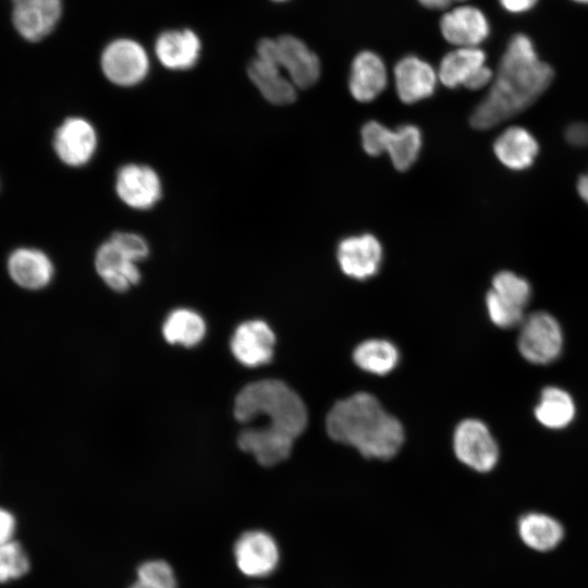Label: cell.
I'll return each instance as SVG.
<instances>
[{
    "label": "cell",
    "instance_id": "1",
    "mask_svg": "<svg viewBox=\"0 0 588 588\" xmlns=\"http://www.w3.org/2000/svg\"><path fill=\"white\" fill-rule=\"evenodd\" d=\"M553 70L541 61L523 34L511 38L490 88L470 115L478 130L491 128L531 106L549 87Z\"/></svg>",
    "mask_w": 588,
    "mask_h": 588
},
{
    "label": "cell",
    "instance_id": "2",
    "mask_svg": "<svg viewBox=\"0 0 588 588\" xmlns=\"http://www.w3.org/2000/svg\"><path fill=\"white\" fill-rule=\"evenodd\" d=\"M327 431L368 458L389 460L401 449L404 430L371 394L359 392L336 402L327 415Z\"/></svg>",
    "mask_w": 588,
    "mask_h": 588
},
{
    "label": "cell",
    "instance_id": "3",
    "mask_svg": "<svg viewBox=\"0 0 588 588\" xmlns=\"http://www.w3.org/2000/svg\"><path fill=\"white\" fill-rule=\"evenodd\" d=\"M234 416L249 422L265 416L268 431L295 439L305 430L308 416L301 396L284 382L264 379L245 385L234 401Z\"/></svg>",
    "mask_w": 588,
    "mask_h": 588
},
{
    "label": "cell",
    "instance_id": "4",
    "mask_svg": "<svg viewBox=\"0 0 588 588\" xmlns=\"http://www.w3.org/2000/svg\"><path fill=\"white\" fill-rule=\"evenodd\" d=\"M100 69L108 82L128 88L146 79L150 71V59L139 41L130 37H118L103 47Z\"/></svg>",
    "mask_w": 588,
    "mask_h": 588
},
{
    "label": "cell",
    "instance_id": "5",
    "mask_svg": "<svg viewBox=\"0 0 588 588\" xmlns=\"http://www.w3.org/2000/svg\"><path fill=\"white\" fill-rule=\"evenodd\" d=\"M520 327L518 350L526 360L544 365L559 357L563 347V333L552 315L546 311L532 313L523 320Z\"/></svg>",
    "mask_w": 588,
    "mask_h": 588
},
{
    "label": "cell",
    "instance_id": "6",
    "mask_svg": "<svg viewBox=\"0 0 588 588\" xmlns=\"http://www.w3.org/2000/svg\"><path fill=\"white\" fill-rule=\"evenodd\" d=\"M52 147L58 159L70 168L88 164L98 149V133L83 117H68L56 128Z\"/></svg>",
    "mask_w": 588,
    "mask_h": 588
},
{
    "label": "cell",
    "instance_id": "7",
    "mask_svg": "<svg viewBox=\"0 0 588 588\" xmlns=\"http://www.w3.org/2000/svg\"><path fill=\"white\" fill-rule=\"evenodd\" d=\"M119 199L134 210H148L162 197V182L157 171L144 163L130 162L120 167L114 179Z\"/></svg>",
    "mask_w": 588,
    "mask_h": 588
},
{
    "label": "cell",
    "instance_id": "8",
    "mask_svg": "<svg viewBox=\"0 0 588 588\" xmlns=\"http://www.w3.org/2000/svg\"><path fill=\"white\" fill-rule=\"evenodd\" d=\"M456 457L479 473L490 471L499 460V448L488 427L477 419H465L454 431Z\"/></svg>",
    "mask_w": 588,
    "mask_h": 588
},
{
    "label": "cell",
    "instance_id": "9",
    "mask_svg": "<svg viewBox=\"0 0 588 588\" xmlns=\"http://www.w3.org/2000/svg\"><path fill=\"white\" fill-rule=\"evenodd\" d=\"M438 78L450 88L464 86L477 90L491 84L493 72L486 65V54L478 47L456 48L442 58Z\"/></svg>",
    "mask_w": 588,
    "mask_h": 588
},
{
    "label": "cell",
    "instance_id": "10",
    "mask_svg": "<svg viewBox=\"0 0 588 588\" xmlns=\"http://www.w3.org/2000/svg\"><path fill=\"white\" fill-rule=\"evenodd\" d=\"M234 558L238 569L248 577L271 575L280 563V550L274 538L264 530L242 534L234 544Z\"/></svg>",
    "mask_w": 588,
    "mask_h": 588
},
{
    "label": "cell",
    "instance_id": "11",
    "mask_svg": "<svg viewBox=\"0 0 588 588\" xmlns=\"http://www.w3.org/2000/svg\"><path fill=\"white\" fill-rule=\"evenodd\" d=\"M272 58L297 89L311 87L320 76L318 57L293 35H282L274 39Z\"/></svg>",
    "mask_w": 588,
    "mask_h": 588
},
{
    "label": "cell",
    "instance_id": "12",
    "mask_svg": "<svg viewBox=\"0 0 588 588\" xmlns=\"http://www.w3.org/2000/svg\"><path fill=\"white\" fill-rule=\"evenodd\" d=\"M12 23L30 42L40 41L57 27L63 12V0H14Z\"/></svg>",
    "mask_w": 588,
    "mask_h": 588
},
{
    "label": "cell",
    "instance_id": "13",
    "mask_svg": "<svg viewBox=\"0 0 588 588\" xmlns=\"http://www.w3.org/2000/svg\"><path fill=\"white\" fill-rule=\"evenodd\" d=\"M201 40L191 28H172L161 32L154 44L159 63L174 72L196 66L201 56Z\"/></svg>",
    "mask_w": 588,
    "mask_h": 588
},
{
    "label": "cell",
    "instance_id": "14",
    "mask_svg": "<svg viewBox=\"0 0 588 588\" xmlns=\"http://www.w3.org/2000/svg\"><path fill=\"white\" fill-rule=\"evenodd\" d=\"M336 256L340 268L346 275L366 280L378 272L382 247L377 237L366 233L342 240Z\"/></svg>",
    "mask_w": 588,
    "mask_h": 588
},
{
    "label": "cell",
    "instance_id": "15",
    "mask_svg": "<svg viewBox=\"0 0 588 588\" xmlns=\"http://www.w3.org/2000/svg\"><path fill=\"white\" fill-rule=\"evenodd\" d=\"M274 344L271 328L262 320H250L236 328L231 339V351L244 366L257 367L272 359Z\"/></svg>",
    "mask_w": 588,
    "mask_h": 588
},
{
    "label": "cell",
    "instance_id": "16",
    "mask_svg": "<svg viewBox=\"0 0 588 588\" xmlns=\"http://www.w3.org/2000/svg\"><path fill=\"white\" fill-rule=\"evenodd\" d=\"M444 39L457 48L477 47L489 35L485 14L471 5H460L446 12L440 21Z\"/></svg>",
    "mask_w": 588,
    "mask_h": 588
},
{
    "label": "cell",
    "instance_id": "17",
    "mask_svg": "<svg viewBox=\"0 0 588 588\" xmlns=\"http://www.w3.org/2000/svg\"><path fill=\"white\" fill-rule=\"evenodd\" d=\"M7 269L12 281L26 290L47 286L54 274L50 257L41 249L22 246L8 256Z\"/></svg>",
    "mask_w": 588,
    "mask_h": 588
},
{
    "label": "cell",
    "instance_id": "18",
    "mask_svg": "<svg viewBox=\"0 0 588 588\" xmlns=\"http://www.w3.org/2000/svg\"><path fill=\"white\" fill-rule=\"evenodd\" d=\"M394 78L399 98L405 103H415L433 94L438 74L425 60L406 56L395 64Z\"/></svg>",
    "mask_w": 588,
    "mask_h": 588
},
{
    "label": "cell",
    "instance_id": "19",
    "mask_svg": "<svg viewBox=\"0 0 588 588\" xmlns=\"http://www.w3.org/2000/svg\"><path fill=\"white\" fill-rule=\"evenodd\" d=\"M137 264L109 238L100 244L95 254L97 273L117 292H124L139 282Z\"/></svg>",
    "mask_w": 588,
    "mask_h": 588
},
{
    "label": "cell",
    "instance_id": "20",
    "mask_svg": "<svg viewBox=\"0 0 588 588\" xmlns=\"http://www.w3.org/2000/svg\"><path fill=\"white\" fill-rule=\"evenodd\" d=\"M247 74L268 102L285 106L295 101L297 88L274 60L256 56L248 64Z\"/></svg>",
    "mask_w": 588,
    "mask_h": 588
},
{
    "label": "cell",
    "instance_id": "21",
    "mask_svg": "<svg viewBox=\"0 0 588 588\" xmlns=\"http://www.w3.org/2000/svg\"><path fill=\"white\" fill-rule=\"evenodd\" d=\"M387 69L372 51H362L353 60L348 78L351 95L360 102L376 99L385 88Z\"/></svg>",
    "mask_w": 588,
    "mask_h": 588
},
{
    "label": "cell",
    "instance_id": "22",
    "mask_svg": "<svg viewBox=\"0 0 588 588\" xmlns=\"http://www.w3.org/2000/svg\"><path fill=\"white\" fill-rule=\"evenodd\" d=\"M294 440L260 427L242 430L237 444L262 466H274L291 454Z\"/></svg>",
    "mask_w": 588,
    "mask_h": 588
},
{
    "label": "cell",
    "instance_id": "23",
    "mask_svg": "<svg viewBox=\"0 0 588 588\" xmlns=\"http://www.w3.org/2000/svg\"><path fill=\"white\" fill-rule=\"evenodd\" d=\"M493 150L506 168L523 170L534 162L538 154V143L527 130L512 126L499 135Z\"/></svg>",
    "mask_w": 588,
    "mask_h": 588
},
{
    "label": "cell",
    "instance_id": "24",
    "mask_svg": "<svg viewBox=\"0 0 588 588\" xmlns=\"http://www.w3.org/2000/svg\"><path fill=\"white\" fill-rule=\"evenodd\" d=\"M518 534L527 547L546 552L561 542L564 530L555 518L542 513H529L520 517Z\"/></svg>",
    "mask_w": 588,
    "mask_h": 588
},
{
    "label": "cell",
    "instance_id": "25",
    "mask_svg": "<svg viewBox=\"0 0 588 588\" xmlns=\"http://www.w3.org/2000/svg\"><path fill=\"white\" fill-rule=\"evenodd\" d=\"M535 416L547 428H564L575 416L574 401L566 391L556 387H547L540 394Z\"/></svg>",
    "mask_w": 588,
    "mask_h": 588
},
{
    "label": "cell",
    "instance_id": "26",
    "mask_svg": "<svg viewBox=\"0 0 588 588\" xmlns=\"http://www.w3.org/2000/svg\"><path fill=\"white\" fill-rule=\"evenodd\" d=\"M162 333L169 343L189 347L204 339L206 324L197 313L180 308L168 316L162 327Z\"/></svg>",
    "mask_w": 588,
    "mask_h": 588
},
{
    "label": "cell",
    "instance_id": "27",
    "mask_svg": "<svg viewBox=\"0 0 588 588\" xmlns=\"http://www.w3.org/2000/svg\"><path fill=\"white\" fill-rule=\"evenodd\" d=\"M422 139L419 128L415 125H401L390 130L385 152L389 154L395 169L405 171L416 161Z\"/></svg>",
    "mask_w": 588,
    "mask_h": 588
},
{
    "label": "cell",
    "instance_id": "28",
    "mask_svg": "<svg viewBox=\"0 0 588 588\" xmlns=\"http://www.w3.org/2000/svg\"><path fill=\"white\" fill-rule=\"evenodd\" d=\"M353 358L360 369L375 375H385L395 368L399 352L392 343L375 339L360 343L355 348Z\"/></svg>",
    "mask_w": 588,
    "mask_h": 588
},
{
    "label": "cell",
    "instance_id": "29",
    "mask_svg": "<svg viewBox=\"0 0 588 588\" xmlns=\"http://www.w3.org/2000/svg\"><path fill=\"white\" fill-rule=\"evenodd\" d=\"M491 291L503 302L524 309L531 295V289L527 280L511 272L501 271L492 280Z\"/></svg>",
    "mask_w": 588,
    "mask_h": 588
},
{
    "label": "cell",
    "instance_id": "30",
    "mask_svg": "<svg viewBox=\"0 0 588 588\" xmlns=\"http://www.w3.org/2000/svg\"><path fill=\"white\" fill-rule=\"evenodd\" d=\"M130 588H177L172 567L162 560L144 562Z\"/></svg>",
    "mask_w": 588,
    "mask_h": 588
},
{
    "label": "cell",
    "instance_id": "31",
    "mask_svg": "<svg viewBox=\"0 0 588 588\" xmlns=\"http://www.w3.org/2000/svg\"><path fill=\"white\" fill-rule=\"evenodd\" d=\"M29 569L28 558L14 540L0 547V583L20 578Z\"/></svg>",
    "mask_w": 588,
    "mask_h": 588
},
{
    "label": "cell",
    "instance_id": "32",
    "mask_svg": "<svg viewBox=\"0 0 588 588\" xmlns=\"http://www.w3.org/2000/svg\"><path fill=\"white\" fill-rule=\"evenodd\" d=\"M486 305L491 321L500 328L522 324L525 319L524 309L503 302L491 290L487 293Z\"/></svg>",
    "mask_w": 588,
    "mask_h": 588
},
{
    "label": "cell",
    "instance_id": "33",
    "mask_svg": "<svg viewBox=\"0 0 588 588\" xmlns=\"http://www.w3.org/2000/svg\"><path fill=\"white\" fill-rule=\"evenodd\" d=\"M109 240L136 262L146 259L149 255L147 241L135 232L118 231Z\"/></svg>",
    "mask_w": 588,
    "mask_h": 588
},
{
    "label": "cell",
    "instance_id": "34",
    "mask_svg": "<svg viewBox=\"0 0 588 588\" xmlns=\"http://www.w3.org/2000/svg\"><path fill=\"white\" fill-rule=\"evenodd\" d=\"M390 128L377 121L367 122L362 128V143L365 151L370 156L385 152V144Z\"/></svg>",
    "mask_w": 588,
    "mask_h": 588
},
{
    "label": "cell",
    "instance_id": "35",
    "mask_svg": "<svg viewBox=\"0 0 588 588\" xmlns=\"http://www.w3.org/2000/svg\"><path fill=\"white\" fill-rule=\"evenodd\" d=\"M565 137L573 146L588 145V125L585 123L571 124L565 132Z\"/></svg>",
    "mask_w": 588,
    "mask_h": 588
},
{
    "label": "cell",
    "instance_id": "36",
    "mask_svg": "<svg viewBox=\"0 0 588 588\" xmlns=\"http://www.w3.org/2000/svg\"><path fill=\"white\" fill-rule=\"evenodd\" d=\"M15 518L7 510L0 507V547L13 540Z\"/></svg>",
    "mask_w": 588,
    "mask_h": 588
},
{
    "label": "cell",
    "instance_id": "37",
    "mask_svg": "<svg viewBox=\"0 0 588 588\" xmlns=\"http://www.w3.org/2000/svg\"><path fill=\"white\" fill-rule=\"evenodd\" d=\"M537 0H500L501 5L509 12L522 13L531 9Z\"/></svg>",
    "mask_w": 588,
    "mask_h": 588
},
{
    "label": "cell",
    "instance_id": "38",
    "mask_svg": "<svg viewBox=\"0 0 588 588\" xmlns=\"http://www.w3.org/2000/svg\"><path fill=\"white\" fill-rule=\"evenodd\" d=\"M465 0H418L425 8L432 10H442L449 8L453 2H463Z\"/></svg>",
    "mask_w": 588,
    "mask_h": 588
},
{
    "label": "cell",
    "instance_id": "39",
    "mask_svg": "<svg viewBox=\"0 0 588 588\" xmlns=\"http://www.w3.org/2000/svg\"><path fill=\"white\" fill-rule=\"evenodd\" d=\"M577 189L579 196L588 204V173L579 177Z\"/></svg>",
    "mask_w": 588,
    "mask_h": 588
},
{
    "label": "cell",
    "instance_id": "40",
    "mask_svg": "<svg viewBox=\"0 0 588 588\" xmlns=\"http://www.w3.org/2000/svg\"><path fill=\"white\" fill-rule=\"evenodd\" d=\"M574 1L579 2V3L588 4V0H574Z\"/></svg>",
    "mask_w": 588,
    "mask_h": 588
},
{
    "label": "cell",
    "instance_id": "41",
    "mask_svg": "<svg viewBox=\"0 0 588 588\" xmlns=\"http://www.w3.org/2000/svg\"><path fill=\"white\" fill-rule=\"evenodd\" d=\"M274 2H284V1H287V0H272Z\"/></svg>",
    "mask_w": 588,
    "mask_h": 588
},
{
    "label": "cell",
    "instance_id": "42",
    "mask_svg": "<svg viewBox=\"0 0 588 588\" xmlns=\"http://www.w3.org/2000/svg\"><path fill=\"white\" fill-rule=\"evenodd\" d=\"M12 1H14V0H12Z\"/></svg>",
    "mask_w": 588,
    "mask_h": 588
}]
</instances>
